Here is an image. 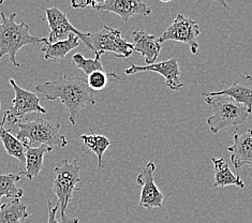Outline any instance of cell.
<instances>
[{
	"label": "cell",
	"instance_id": "7a4b0ae2",
	"mask_svg": "<svg viewBox=\"0 0 252 223\" xmlns=\"http://www.w3.org/2000/svg\"><path fill=\"white\" fill-rule=\"evenodd\" d=\"M15 16V13L5 16L3 12H0V59L8 55L12 64L20 68L21 64L16 60L17 52L24 46L45 43L47 39L29 33L31 26L24 22L16 24Z\"/></svg>",
	"mask_w": 252,
	"mask_h": 223
},
{
	"label": "cell",
	"instance_id": "ba28073f",
	"mask_svg": "<svg viewBox=\"0 0 252 223\" xmlns=\"http://www.w3.org/2000/svg\"><path fill=\"white\" fill-rule=\"evenodd\" d=\"M201 33L200 25L194 20L188 19L183 14H178L171 25L159 38L160 43L166 41H175L187 44L191 54L196 55L199 53L200 45L197 43V37Z\"/></svg>",
	"mask_w": 252,
	"mask_h": 223
},
{
	"label": "cell",
	"instance_id": "9a60e30c",
	"mask_svg": "<svg viewBox=\"0 0 252 223\" xmlns=\"http://www.w3.org/2000/svg\"><path fill=\"white\" fill-rule=\"evenodd\" d=\"M216 96H227L235 100L238 103L248 108L250 114L252 113V77L250 75L241 76V78L231 86L220 92H214L209 94H203V97H216Z\"/></svg>",
	"mask_w": 252,
	"mask_h": 223
},
{
	"label": "cell",
	"instance_id": "cb8c5ba5",
	"mask_svg": "<svg viewBox=\"0 0 252 223\" xmlns=\"http://www.w3.org/2000/svg\"><path fill=\"white\" fill-rule=\"evenodd\" d=\"M111 78H116L118 80V76L114 73H105L104 71H95L87 77L88 86L91 87L94 92H99V90L104 89L107 85V83Z\"/></svg>",
	"mask_w": 252,
	"mask_h": 223
},
{
	"label": "cell",
	"instance_id": "ac0fdd59",
	"mask_svg": "<svg viewBox=\"0 0 252 223\" xmlns=\"http://www.w3.org/2000/svg\"><path fill=\"white\" fill-rule=\"evenodd\" d=\"M7 123L4 117L0 122V140L2 142V145L5 149V152L11 157H13L16 160H19L21 165L22 172L26 164V157H25V145L17 140L16 136L12 135L11 132L4 128V124Z\"/></svg>",
	"mask_w": 252,
	"mask_h": 223
},
{
	"label": "cell",
	"instance_id": "484cf974",
	"mask_svg": "<svg viewBox=\"0 0 252 223\" xmlns=\"http://www.w3.org/2000/svg\"><path fill=\"white\" fill-rule=\"evenodd\" d=\"M0 108H1V103H0Z\"/></svg>",
	"mask_w": 252,
	"mask_h": 223
},
{
	"label": "cell",
	"instance_id": "9c48e42d",
	"mask_svg": "<svg viewBox=\"0 0 252 223\" xmlns=\"http://www.w3.org/2000/svg\"><path fill=\"white\" fill-rule=\"evenodd\" d=\"M46 15V21L49 23L50 27V35L47 41L50 43H55L57 41H62L63 37L69 34H75L77 38L83 43L87 46V49L92 51L91 41H89V32L85 33L77 30L72 24L70 23L68 16L63 11L59 10L57 7L47 8L44 10Z\"/></svg>",
	"mask_w": 252,
	"mask_h": 223
},
{
	"label": "cell",
	"instance_id": "30bf717a",
	"mask_svg": "<svg viewBox=\"0 0 252 223\" xmlns=\"http://www.w3.org/2000/svg\"><path fill=\"white\" fill-rule=\"evenodd\" d=\"M155 163L149 161L136 177V184L142 188L139 204L146 209L162 208L163 206L164 195L155 183Z\"/></svg>",
	"mask_w": 252,
	"mask_h": 223
},
{
	"label": "cell",
	"instance_id": "52a82bcc",
	"mask_svg": "<svg viewBox=\"0 0 252 223\" xmlns=\"http://www.w3.org/2000/svg\"><path fill=\"white\" fill-rule=\"evenodd\" d=\"M9 83L14 90L15 97L12 101L11 107H9V110H7L3 115L7 123L10 125H16L26 114L46 113V108L41 105V100L37 95L17 85L13 78H10Z\"/></svg>",
	"mask_w": 252,
	"mask_h": 223
},
{
	"label": "cell",
	"instance_id": "7c38bea8",
	"mask_svg": "<svg viewBox=\"0 0 252 223\" xmlns=\"http://www.w3.org/2000/svg\"><path fill=\"white\" fill-rule=\"evenodd\" d=\"M91 5L94 9L114 13L122 17L124 22H128L134 14L148 16L152 13L149 7L140 0H105V1H87V7Z\"/></svg>",
	"mask_w": 252,
	"mask_h": 223
},
{
	"label": "cell",
	"instance_id": "44dd1931",
	"mask_svg": "<svg viewBox=\"0 0 252 223\" xmlns=\"http://www.w3.org/2000/svg\"><path fill=\"white\" fill-rule=\"evenodd\" d=\"M89 131H91V134L89 135L83 134L81 135V138L83 140L84 146L97 156L98 167L102 168L104 167L103 155L106 152V149L110 147L111 141L104 135L95 134L92 128H89Z\"/></svg>",
	"mask_w": 252,
	"mask_h": 223
},
{
	"label": "cell",
	"instance_id": "2e32d148",
	"mask_svg": "<svg viewBox=\"0 0 252 223\" xmlns=\"http://www.w3.org/2000/svg\"><path fill=\"white\" fill-rule=\"evenodd\" d=\"M25 145V157H26V164L24 170L20 172L21 175H24L27 179L32 180L40 174L42 166H43V159L46 154L51 153L53 148L42 145L40 147H31Z\"/></svg>",
	"mask_w": 252,
	"mask_h": 223
},
{
	"label": "cell",
	"instance_id": "6da1fadb",
	"mask_svg": "<svg viewBox=\"0 0 252 223\" xmlns=\"http://www.w3.org/2000/svg\"><path fill=\"white\" fill-rule=\"evenodd\" d=\"M35 92L43 95L50 101L61 100L69 112V120L72 125L76 124L77 116L82 108L94 105V90L88 86L86 78L82 76L63 75L55 81L45 82L35 86Z\"/></svg>",
	"mask_w": 252,
	"mask_h": 223
},
{
	"label": "cell",
	"instance_id": "d4e9b609",
	"mask_svg": "<svg viewBox=\"0 0 252 223\" xmlns=\"http://www.w3.org/2000/svg\"><path fill=\"white\" fill-rule=\"evenodd\" d=\"M59 205L56 203L54 206H52V202H49V220L47 223H79V218H69V217L64 215H61L62 219L58 221L56 218V215L58 212Z\"/></svg>",
	"mask_w": 252,
	"mask_h": 223
},
{
	"label": "cell",
	"instance_id": "d6986e66",
	"mask_svg": "<svg viewBox=\"0 0 252 223\" xmlns=\"http://www.w3.org/2000/svg\"><path fill=\"white\" fill-rule=\"evenodd\" d=\"M79 44L80 39L75 34L71 33L67 39L57 41L55 43H50L49 41H46L44 46L42 47V52H43L45 60H62L72 50L79 46Z\"/></svg>",
	"mask_w": 252,
	"mask_h": 223
},
{
	"label": "cell",
	"instance_id": "ffe728a7",
	"mask_svg": "<svg viewBox=\"0 0 252 223\" xmlns=\"http://www.w3.org/2000/svg\"><path fill=\"white\" fill-rule=\"evenodd\" d=\"M31 216L21 200H12L0 205V223H21Z\"/></svg>",
	"mask_w": 252,
	"mask_h": 223
},
{
	"label": "cell",
	"instance_id": "277c9868",
	"mask_svg": "<svg viewBox=\"0 0 252 223\" xmlns=\"http://www.w3.org/2000/svg\"><path fill=\"white\" fill-rule=\"evenodd\" d=\"M205 101L212 106L214 112L207 119V125L214 134L230 127L237 129L238 126L245 124L250 115L247 107L227 96L205 97Z\"/></svg>",
	"mask_w": 252,
	"mask_h": 223
},
{
	"label": "cell",
	"instance_id": "4fadbf2b",
	"mask_svg": "<svg viewBox=\"0 0 252 223\" xmlns=\"http://www.w3.org/2000/svg\"><path fill=\"white\" fill-rule=\"evenodd\" d=\"M231 153V161L236 170L245 165L252 167V129L243 134L235 132L233 135V144L227 147Z\"/></svg>",
	"mask_w": 252,
	"mask_h": 223
},
{
	"label": "cell",
	"instance_id": "3957f363",
	"mask_svg": "<svg viewBox=\"0 0 252 223\" xmlns=\"http://www.w3.org/2000/svg\"><path fill=\"white\" fill-rule=\"evenodd\" d=\"M19 130L16 131V138L23 144L31 147H40L42 145L64 148L68 145V140L61 133V124L57 120H47L41 117L26 119V122L19 123Z\"/></svg>",
	"mask_w": 252,
	"mask_h": 223
},
{
	"label": "cell",
	"instance_id": "7402d4cb",
	"mask_svg": "<svg viewBox=\"0 0 252 223\" xmlns=\"http://www.w3.org/2000/svg\"><path fill=\"white\" fill-rule=\"evenodd\" d=\"M21 180L20 173L0 174V200L5 196L12 200H21L24 195V191L17 188L16 183Z\"/></svg>",
	"mask_w": 252,
	"mask_h": 223
},
{
	"label": "cell",
	"instance_id": "e0dca14e",
	"mask_svg": "<svg viewBox=\"0 0 252 223\" xmlns=\"http://www.w3.org/2000/svg\"><path fill=\"white\" fill-rule=\"evenodd\" d=\"M214 164L215 178L214 188H223L227 186H236L239 189H245V184L238 175H234L224 158H212Z\"/></svg>",
	"mask_w": 252,
	"mask_h": 223
},
{
	"label": "cell",
	"instance_id": "5bb4252c",
	"mask_svg": "<svg viewBox=\"0 0 252 223\" xmlns=\"http://www.w3.org/2000/svg\"><path fill=\"white\" fill-rule=\"evenodd\" d=\"M132 42H133L132 45L134 47V52L141 54L146 65L154 64L161 51L159 38L146 32L145 30L137 29L132 32Z\"/></svg>",
	"mask_w": 252,
	"mask_h": 223
},
{
	"label": "cell",
	"instance_id": "8992f818",
	"mask_svg": "<svg viewBox=\"0 0 252 223\" xmlns=\"http://www.w3.org/2000/svg\"><path fill=\"white\" fill-rule=\"evenodd\" d=\"M89 41L92 52L98 58L105 52H110L117 58L127 59L134 52L133 45L123 37L122 32L110 26H104L98 32L89 33Z\"/></svg>",
	"mask_w": 252,
	"mask_h": 223
},
{
	"label": "cell",
	"instance_id": "5b68a950",
	"mask_svg": "<svg viewBox=\"0 0 252 223\" xmlns=\"http://www.w3.org/2000/svg\"><path fill=\"white\" fill-rule=\"evenodd\" d=\"M55 178L53 180L54 193L57 196V204L62 209L61 215L65 214V209L69 205L76 185L81 182V166L76 159L69 161L63 160L55 170Z\"/></svg>",
	"mask_w": 252,
	"mask_h": 223
},
{
	"label": "cell",
	"instance_id": "8fae6325",
	"mask_svg": "<svg viewBox=\"0 0 252 223\" xmlns=\"http://www.w3.org/2000/svg\"><path fill=\"white\" fill-rule=\"evenodd\" d=\"M139 72H156L164 77L166 86L172 90H179L183 86L181 69L177 63V59L172 58L164 62L157 63L149 65H136L130 64V68L126 69L125 73L127 75L139 73Z\"/></svg>",
	"mask_w": 252,
	"mask_h": 223
},
{
	"label": "cell",
	"instance_id": "603a6c76",
	"mask_svg": "<svg viewBox=\"0 0 252 223\" xmlns=\"http://www.w3.org/2000/svg\"><path fill=\"white\" fill-rule=\"evenodd\" d=\"M72 62L75 64L77 69H81L87 76L91 75L95 71H103V67L100 62V58L94 57V59L85 58L82 54H74L72 57Z\"/></svg>",
	"mask_w": 252,
	"mask_h": 223
}]
</instances>
